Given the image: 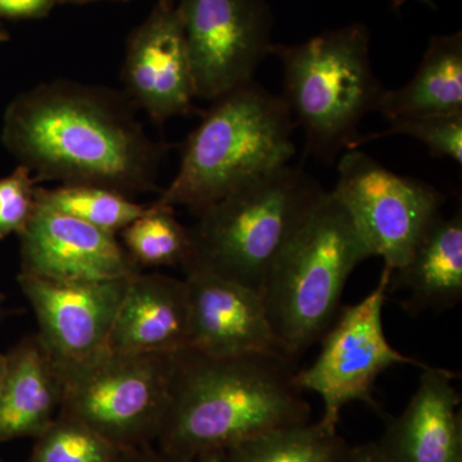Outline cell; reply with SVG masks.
Returning a JSON list of instances; mask_svg holds the SVG:
<instances>
[{
    "instance_id": "cell-1",
    "label": "cell",
    "mask_w": 462,
    "mask_h": 462,
    "mask_svg": "<svg viewBox=\"0 0 462 462\" xmlns=\"http://www.w3.org/2000/svg\"><path fill=\"white\" fill-rule=\"evenodd\" d=\"M2 142L36 182L96 185L125 196L156 189L163 149L115 91L42 83L12 100Z\"/></svg>"
},
{
    "instance_id": "cell-2",
    "label": "cell",
    "mask_w": 462,
    "mask_h": 462,
    "mask_svg": "<svg viewBox=\"0 0 462 462\" xmlns=\"http://www.w3.org/2000/svg\"><path fill=\"white\" fill-rule=\"evenodd\" d=\"M294 360L282 354L214 357L175 354L160 451L208 462L266 431L310 421Z\"/></svg>"
},
{
    "instance_id": "cell-3",
    "label": "cell",
    "mask_w": 462,
    "mask_h": 462,
    "mask_svg": "<svg viewBox=\"0 0 462 462\" xmlns=\"http://www.w3.org/2000/svg\"><path fill=\"white\" fill-rule=\"evenodd\" d=\"M211 102L185 142L178 173L157 199L196 216L288 165L296 152L291 141L296 123L282 96L252 80Z\"/></svg>"
},
{
    "instance_id": "cell-4",
    "label": "cell",
    "mask_w": 462,
    "mask_h": 462,
    "mask_svg": "<svg viewBox=\"0 0 462 462\" xmlns=\"http://www.w3.org/2000/svg\"><path fill=\"white\" fill-rule=\"evenodd\" d=\"M370 258L351 215L325 191L273 264L263 298L282 352L298 356L320 342L340 311L349 276Z\"/></svg>"
},
{
    "instance_id": "cell-5",
    "label": "cell",
    "mask_w": 462,
    "mask_h": 462,
    "mask_svg": "<svg viewBox=\"0 0 462 462\" xmlns=\"http://www.w3.org/2000/svg\"><path fill=\"white\" fill-rule=\"evenodd\" d=\"M325 191L289 163L264 173L197 216L182 269L200 267L263 294L276 260Z\"/></svg>"
},
{
    "instance_id": "cell-6",
    "label": "cell",
    "mask_w": 462,
    "mask_h": 462,
    "mask_svg": "<svg viewBox=\"0 0 462 462\" xmlns=\"http://www.w3.org/2000/svg\"><path fill=\"white\" fill-rule=\"evenodd\" d=\"M282 66V99L305 130L307 151L331 162L354 149L365 116L375 112L382 85L370 62V32L361 23L293 45H273Z\"/></svg>"
},
{
    "instance_id": "cell-7",
    "label": "cell",
    "mask_w": 462,
    "mask_h": 462,
    "mask_svg": "<svg viewBox=\"0 0 462 462\" xmlns=\"http://www.w3.org/2000/svg\"><path fill=\"white\" fill-rule=\"evenodd\" d=\"M173 364L175 354L107 351L88 363L57 367L60 413L85 422L123 451L151 446L165 419Z\"/></svg>"
},
{
    "instance_id": "cell-8",
    "label": "cell",
    "mask_w": 462,
    "mask_h": 462,
    "mask_svg": "<svg viewBox=\"0 0 462 462\" xmlns=\"http://www.w3.org/2000/svg\"><path fill=\"white\" fill-rule=\"evenodd\" d=\"M391 270L383 267L378 285L356 305L340 309L320 339L321 351L311 366L296 372L300 391L321 398L324 427L337 430L343 407L363 402L380 412L374 387L380 374L396 365L425 364L401 354L385 336L383 307L387 300Z\"/></svg>"
},
{
    "instance_id": "cell-9",
    "label": "cell",
    "mask_w": 462,
    "mask_h": 462,
    "mask_svg": "<svg viewBox=\"0 0 462 462\" xmlns=\"http://www.w3.org/2000/svg\"><path fill=\"white\" fill-rule=\"evenodd\" d=\"M338 171L333 193L351 215L370 257L382 258L392 273L400 269L440 215L446 197L356 149L343 154Z\"/></svg>"
},
{
    "instance_id": "cell-10",
    "label": "cell",
    "mask_w": 462,
    "mask_h": 462,
    "mask_svg": "<svg viewBox=\"0 0 462 462\" xmlns=\"http://www.w3.org/2000/svg\"><path fill=\"white\" fill-rule=\"evenodd\" d=\"M175 5L197 98L214 100L254 80L275 45L266 0H179Z\"/></svg>"
},
{
    "instance_id": "cell-11",
    "label": "cell",
    "mask_w": 462,
    "mask_h": 462,
    "mask_svg": "<svg viewBox=\"0 0 462 462\" xmlns=\"http://www.w3.org/2000/svg\"><path fill=\"white\" fill-rule=\"evenodd\" d=\"M134 276V275H133ZM60 282L18 275L38 321V337L58 369L88 363L109 351L108 342L130 279Z\"/></svg>"
},
{
    "instance_id": "cell-12",
    "label": "cell",
    "mask_w": 462,
    "mask_h": 462,
    "mask_svg": "<svg viewBox=\"0 0 462 462\" xmlns=\"http://www.w3.org/2000/svg\"><path fill=\"white\" fill-rule=\"evenodd\" d=\"M21 273L60 282H98L139 273L116 234L36 203L21 231Z\"/></svg>"
},
{
    "instance_id": "cell-13",
    "label": "cell",
    "mask_w": 462,
    "mask_h": 462,
    "mask_svg": "<svg viewBox=\"0 0 462 462\" xmlns=\"http://www.w3.org/2000/svg\"><path fill=\"white\" fill-rule=\"evenodd\" d=\"M127 94L156 124L193 111V69L176 5L157 3L127 39L123 67Z\"/></svg>"
},
{
    "instance_id": "cell-14",
    "label": "cell",
    "mask_w": 462,
    "mask_h": 462,
    "mask_svg": "<svg viewBox=\"0 0 462 462\" xmlns=\"http://www.w3.org/2000/svg\"><path fill=\"white\" fill-rule=\"evenodd\" d=\"M184 272L189 297L188 348L214 357L285 355L260 291L200 267Z\"/></svg>"
},
{
    "instance_id": "cell-15",
    "label": "cell",
    "mask_w": 462,
    "mask_h": 462,
    "mask_svg": "<svg viewBox=\"0 0 462 462\" xmlns=\"http://www.w3.org/2000/svg\"><path fill=\"white\" fill-rule=\"evenodd\" d=\"M451 370L422 367L415 393L376 443L385 462H462L461 396Z\"/></svg>"
},
{
    "instance_id": "cell-16",
    "label": "cell",
    "mask_w": 462,
    "mask_h": 462,
    "mask_svg": "<svg viewBox=\"0 0 462 462\" xmlns=\"http://www.w3.org/2000/svg\"><path fill=\"white\" fill-rule=\"evenodd\" d=\"M189 342L184 279L136 273L116 315L108 349L124 355H173Z\"/></svg>"
},
{
    "instance_id": "cell-17",
    "label": "cell",
    "mask_w": 462,
    "mask_h": 462,
    "mask_svg": "<svg viewBox=\"0 0 462 462\" xmlns=\"http://www.w3.org/2000/svg\"><path fill=\"white\" fill-rule=\"evenodd\" d=\"M62 401L60 373L38 334L5 355L0 382V443L38 438L57 418Z\"/></svg>"
},
{
    "instance_id": "cell-18",
    "label": "cell",
    "mask_w": 462,
    "mask_h": 462,
    "mask_svg": "<svg viewBox=\"0 0 462 462\" xmlns=\"http://www.w3.org/2000/svg\"><path fill=\"white\" fill-rule=\"evenodd\" d=\"M388 291H403V309L445 311L462 300V216L442 214L422 234L411 256L389 279Z\"/></svg>"
},
{
    "instance_id": "cell-19",
    "label": "cell",
    "mask_w": 462,
    "mask_h": 462,
    "mask_svg": "<svg viewBox=\"0 0 462 462\" xmlns=\"http://www.w3.org/2000/svg\"><path fill=\"white\" fill-rule=\"evenodd\" d=\"M375 112L389 121L461 114V32L431 38L415 76L400 89L383 90Z\"/></svg>"
},
{
    "instance_id": "cell-20",
    "label": "cell",
    "mask_w": 462,
    "mask_h": 462,
    "mask_svg": "<svg viewBox=\"0 0 462 462\" xmlns=\"http://www.w3.org/2000/svg\"><path fill=\"white\" fill-rule=\"evenodd\" d=\"M348 447L338 430L307 421L251 438L208 462H339Z\"/></svg>"
},
{
    "instance_id": "cell-21",
    "label": "cell",
    "mask_w": 462,
    "mask_h": 462,
    "mask_svg": "<svg viewBox=\"0 0 462 462\" xmlns=\"http://www.w3.org/2000/svg\"><path fill=\"white\" fill-rule=\"evenodd\" d=\"M123 247L136 266H181L191 256L189 227L176 218L173 207L156 202L120 231Z\"/></svg>"
},
{
    "instance_id": "cell-22",
    "label": "cell",
    "mask_w": 462,
    "mask_h": 462,
    "mask_svg": "<svg viewBox=\"0 0 462 462\" xmlns=\"http://www.w3.org/2000/svg\"><path fill=\"white\" fill-rule=\"evenodd\" d=\"M36 203L112 234L120 233L149 207L134 202L120 191L96 185L38 187Z\"/></svg>"
},
{
    "instance_id": "cell-23",
    "label": "cell",
    "mask_w": 462,
    "mask_h": 462,
    "mask_svg": "<svg viewBox=\"0 0 462 462\" xmlns=\"http://www.w3.org/2000/svg\"><path fill=\"white\" fill-rule=\"evenodd\" d=\"M123 449L89 425L58 412L41 436L26 462H115Z\"/></svg>"
},
{
    "instance_id": "cell-24",
    "label": "cell",
    "mask_w": 462,
    "mask_h": 462,
    "mask_svg": "<svg viewBox=\"0 0 462 462\" xmlns=\"http://www.w3.org/2000/svg\"><path fill=\"white\" fill-rule=\"evenodd\" d=\"M385 132L358 136L355 147L365 142L389 135L411 136L430 149L431 156L449 158L457 165L462 163V112L461 114L415 116L389 121Z\"/></svg>"
},
{
    "instance_id": "cell-25",
    "label": "cell",
    "mask_w": 462,
    "mask_h": 462,
    "mask_svg": "<svg viewBox=\"0 0 462 462\" xmlns=\"http://www.w3.org/2000/svg\"><path fill=\"white\" fill-rule=\"evenodd\" d=\"M36 184L32 172L23 165L0 179V239L25 229L35 211Z\"/></svg>"
},
{
    "instance_id": "cell-26",
    "label": "cell",
    "mask_w": 462,
    "mask_h": 462,
    "mask_svg": "<svg viewBox=\"0 0 462 462\" xmlns=\"http://www.w3.org/2000/svg\"><path fill=\"white\" fill-rule=\"evenodd\" d=\"M58 0H0V17L9 20H36L53 11Z\"/></svg>"
},
{
    "instance_id": "cell-27",
    "label": "cell",
    "mask_w": 462,
    "mask_h": 462,
    "mask_svg": "<svg viewBox=\"0 0 462 462\" xmlns=\"http://www.w3.org/2000/svg\"><path fill=\"white\" fill-rule=\"evenodd\" d=\"M115 462H191L172 457L163 454L160 449L152 448V446L139 447V448L125 449L118 455Z\"/></svg>"
},
{
    "instance_id": "cell-28",
    "label": "cell",
    "mask_w": 462,
    "mask_h": 462,
    "mask_svg": "<svg viewBox=\"0 0 462 462\" xmlns=\"http://www.w3.org/2000/svg\"><path fill=\"white\" fill-rule=\"evenodd\" d=\"M339 462H385L375 442L348 447Z\"/></svg>"
},
{
    "instance_id": "cell-29",
    "label": "cell",
    "mask_w": 462,
    "mask_h": 462,
    "mask_svg": "<svg viewBox=\"0 0 462 462\" xmlns=\"http://www.w3.org/2000/svg\"><path fill=\"white\" fill-rule=\"evenodd\" d=\"M96 2L126 3L130 2V0H58V5H60V3H67V5H87V3Z\"/></svg>"
},
{
    "instance_id": "cell-30",
    "label": "cell",
    "mask_w": 462,
    "mask_h": 462,
    "mask_svg": "<svg viewBox=\"0 0 462 462\" xmlns=\"http://www.w3.org/2000/svg\"><path fill=\"white\" fill-rule=\"evenodd\" d=\"M5 367V355L0 354V382H2L3 373Z\"/></svg>"
},
{
    "instance_id": "cell-31",
    "label": "cell",
    "mask_w": 462,
    "mask_h": 462,
    "mask_svg": "<svg viewBox=\"0 0 462 462\" xmlns=\"http://www.w3.org/2000/svg\"><path fill=\"white\" fill-rule=\"evenodd\" d=\"M157 3L165 5H175V0H157Z\"/></svg>"
},
{
    "instance_id": "cell-32",
    "label": "cell",
    "mask_w": 462,
    "mask_h": 462,
    "mask_svg": "<svg viewBox=\"0 0 462 462\" xmlns=\"http://www.w3.org/2000/svg\"><path fill=\"white\" fill-rule=\"evenodd\" d=\"M8 33H5V32H2V30H0V42L8 41Z\"/></svg>"
},
{
    "instance_id": "cell-33",
    "label": "cell",
    "mask_w": 462,
    "mask_h": 462,
    "mask_svg": "<svg viewBox=\"0 0 462 462\" xmlns=\"http://www.w3.org/2000/svg\"><path fill=\"white\" fill-rule=\"evenodd\" d=\"M421 2L427 3V5H434L433 3H431V0H421Z\"/></svg>"
},
{
    "instance_id": "cell-34",
    "label": "cell",
    "mask_w": 462,
    "mask_h": 462,
    "mask_svg": "<svg viewBox=\"0 0 462 462\" xmlns=\"http://www.w3.org/2000/svg\"><path fill=\"white\" fill-rule=\"evenodd\" d=\"M0 315H2V306H0Z\"/></svg>"
},
{
    "instance_id": "cell-35",
    "label": "cell",
    "mask_w": 462,
    "mask_h": 462,
    "mask_svg": "<svg viewBox=\"0 0 462 462\" xmlns=\"http://www.w3.org/2000/svg\"><path fill=\"white\" fill-rule=\"evenodd\" d=\"M0 462H5V461L2 460V457H0Z\"/></svg>"
}]
</instances>
